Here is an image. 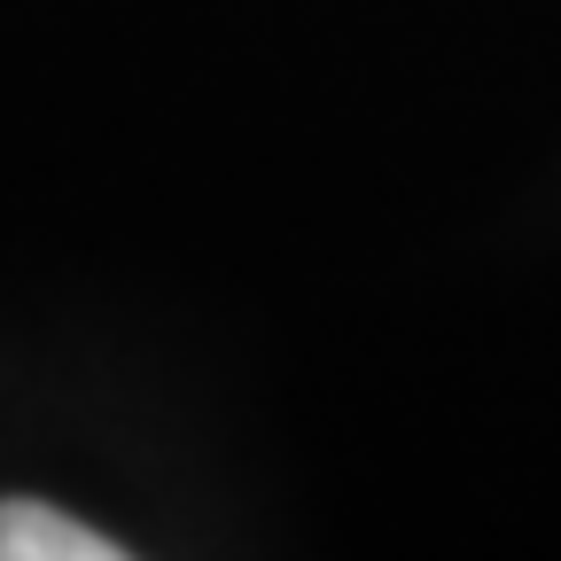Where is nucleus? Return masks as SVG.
<instances>
[{"mask_svg": "<svg viewBox=\"0 0 561 561\" xmlns=\"http://www.w3.org/2000/svg\"><path fill=\"white\" fill-rule=\"evenodd\" d=\"M0 561H125V546L39 500H0Z\"/></svg>", "mask_w": 561, "mask_h": 561, "instance_id": "obj_1", "label": "nucleus"}]
</instances>
